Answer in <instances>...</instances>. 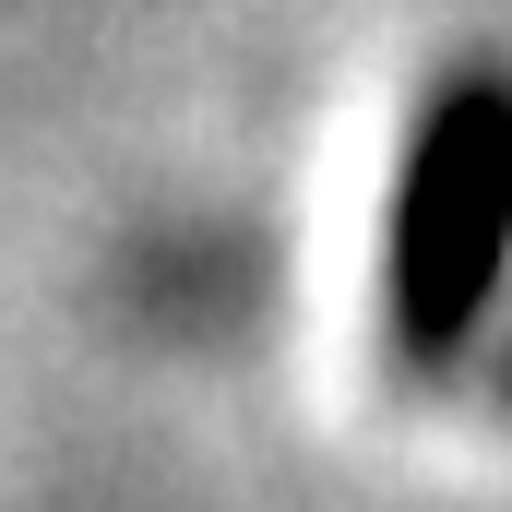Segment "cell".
I'll use <instances>...</instances> for the list:
<instances>
[{"mask_svg":"<svg viewBox=\"0 0 512 512\" xmlns=\"http://www.w3.org/2000/svg\"><path fill=\"white\" fill-rule=\"evenodd\" d=\"M512 286V60H453L393 167L382 215V346L393 370L441 382L477 358Z\"/></svg>","mask_w":512,"mask_h":512,"instance_id":"1","label":"cell"}]
</instances>
